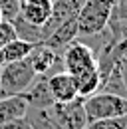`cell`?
<instances>
[{
  "label": "cell",
  "instance_id": "7402d4cb",
  "mask_svg": "<svg viewBox=\"0 0 127 129\" xmlns=\"http://www.w3.org/2000/svg\"><path fill=\"white\" fill-rule=\"evenodd\" d=\"M121 44H123V50H121V58H123V60L127 62V40H125V42H121Z\"/></svg>",
  "mask_w": 127,
  "mask_h": 129
},
{
  "label": "cell",
  "instance_id": "5bb4252c",
  "mask_svg": "<svg viewBox=\"0 0 127 129\" xmlns=\"http://www.w3.org/2000/svg\"><path fill=\"white\" fill-rule=\"evenodd\" d=\"M36 44H32V42H26V40H20V38H16L12 40L10 44H6L2 52H4V60L6 62H18V60H26L28 56L32 54V50H34Z\"/></svg>",
  "mask_w": 127,
  "mask_h": 129
},
{
  "label": "cell",
  "instance_id": "7c38bea8",
  "mask_svg": "<svg viewBox=\"0 0 127 129\" xmlns=\"http://www.w3.org/2000/svg\"><path fill=\"white\" fill-rule=\"evenodd\" d=\"M28 103L22 95H10V97H0V127L16 117L26 115Z\"/></svg>",
  "mask_w": 127,
  "mask_h": 129
},
{
  "label": "cell",
  "instance_id": "9a60e30c",
  "mask_svg": "<svg viewBox=\"0 0 127 129\" xmlns=\"http://www.w3.org/2000/svg\"><path fill=\"white\" fill-rule=\"evenodd\" d=\"M12 24L16 28V36L20 40H26V42H32V44H42V28L40 26H34L30 22H26L20 14L12 20Z\"/></svg>",
  "mask_w": 127,
  "mask_h": 129
},
{
  "label": "cell",
  "instance_id": "e0dca14e",
  "mask_svg": "<svg viewBox=\"0 0 127 129\" xmlns=\"http://www.w3.org/2000/svg\"><path fill=\"white\" fill-rule=\"evenodd\" d=\"M16 28L10 20H0V50L6 44H10L12 40H16Z\"/></svg>",
  "mask_w": 127,
  "mask_h": 129
},
{
  "label": "cell",
  "instance_id": "d6986e66",
  "mask_svg": "<svg viewBox=\"0 0 127 129\" xmlns=\"http://www.w3.org/2000/svg\"><path fill=\"white\" fill-rule=\"evenodd\" d=\"M0 129H32V127H30V121L26 119V115H22V117H16L12 121L4 123Z\"/></svg>",
  "mask_w": 127,
  "mask_h": 129
},
{
  "label": "cell",
  "instance_id": "d4e9b609",
  "mask_svg": "<svg viewBox=\"0 0 127 129\" xmlns=\"http://www.w3.org/2000/svg\"><path fill=\"white\" fill-rule=\"evenodd\" d=\"M18 2H20V4H22V2H24V0H18Z\"/></svg>",
  "mask_w": 127,
  "mask_h": 129
},
{
  "label": "cell",
  "instance_id": "3957f363",
  "mask_svg": "<svg viewBox=\"0 0 127 129\" xmlns=\"http://www.w3.org/2000/svg\"><path fill=\"white\" fill-rule=\"evenodd\" d=\"M85 115H87V121L123 117L127 115V97L97 91L93 95L85 97Z\"/></svg>",
  "mask_w": 127,
  "mask_h": 129
},
{
  "label": "cell",
  "instance_id": "7a4b0ae2",
  "mask_svg": "<svg viewBox=\"0 0 127 129\" xmlns=\"http://www.w3.org/2000/svg\"><path fill=\"white\" fill-rule=\"evenodd\" d=\"M36 80L28 58L18 62H6L0 68V97L22 95Z\"/></svg>",
  "mask_w": 127,
  "mask_h": 129
},
{
  "label": "cell",
  "instance_id": "ffe728a7",
  "mask_svg": "<svg viewBox=\"0 0 127 129\" xmlns=\"http://www.w3.org/2000/svg\"><path fill=\"white\" fill-rule=\"evenodd\" d=\"M113 16L119 18V20H127V0H115Z\"/></svg>",
  "mask_w": 127,
  "mask_h": 129
},
{
  "label": "cell",
  "instance_id": "cb8c5ba5",
  "mask_svg": "<svg viewBox=\"0 0 127 129\" xmlns=\"http://www.w3.org/2000/svg\"><path fill=\"white\" fill-rule=\"evenodd\" d=\"M0 20H4V18H2V12H0Z\"/></svg>",
  "mask_w": 127,
  "mask_h": 129
},
{
  "label": "cell",
  "instance_id": "ac0fdd59",
  "mask_svg": "<svg viewBox=\"0 0 127 129\" xmlns=\"http://www.w3.org/2000/svg\"><path fill=\"white\" fill-rule=\"evenodd\" d=\"M0 12L4 20H14L20 14V2L18 0H0Z\"/></svg>",
  "mask_w": 127,
  "mask_h": 129
},
{
  "label": "cell",
  "instance_id": "5b68a950",
  "mask_svg": "<svg viewBox=\"0 0 127 129\" xmlns=\"http://www.w3.org/2000/svg\"><path fill=\"white\" fill-rule=\"evenodd\" d=\"M52 109L64 129H85L89 123L85 115V97L78 95L72 101H56Z\"/></svg>",
  "mask_w": 127,
  "mask_h": 129
},
{
  "label": "cell",
  "instance_id": "277c9868",
  "mask_svg": "<svg viewBox=\"0 0 127 129\" xmlns=\"http://www.w3.org/2000/svg\"><path fill=\"white\" fill-rule=\"evenodd\" d=\"M64 70L72 76L87 72V70H95L97 68V56L95 50L81 42V40H74L72 44H68L64 48Z\"/></svg>",
  "mask_w": 127,
  "mask_h": 129
},
{
  "label": "cell",
  "instance_id": "484cf974",
  "mask_svg": "<svg viewBox=\"0 0 127 129\" xmlns=\"http://www.w3.org/2000/svg\"><path fill=\"white\" fill-rule=\"evenodd\" d=\"M52 2H56V0H52Z\"/></svg>",
  "mask_w": 127,
  "mask_h": 129
},
{
  "label": "cell",
  "instance_id": "52a82bcc",
  "mask_svg": "<svg viewBox=\"0 0 127 129\" xmlns=\"http://www.w3.org/2000/svg\"><path fill=\"white\" fill-rule=\"evenodd\" d=\"M76 16H78V14H76ZM76 16L68 18L62 26H58L42 44H46V46H50L52 50L60 52V50H64L68 44H72L74 40H78L79 34H78V18Z\"/></svg>",
  "mask_w": 127,
  "mask_h": 129
},
{
  "label": "cell",
  "instance_id": "9c48e42d",
  "mask_svg": "<svg viewBox=\"0 0 127 129\" xmlns=\"http://www.w3.org/2000/svg\"><path fill=\"white\" fill-rule=\"evenodd\" d=\"M52 0H24L20 4V16L34 26H44L52 16Z\"/></svg>",
  "mask_w": 127,
  "mask_h": 129
},
{
  "label": "cell",
  "instance_id": "30bf717a",
  "mask_svg": "<svg viewBox=\"0 0 127 129\" xmlns=\"http://www.w3.org/2000/svg\"><path fill=\"white\" fill-rule=\"evenodd\" d=\"M22 97L26 99L28 107H50V105L56 103L52 93H50L46 76H40V80L36 81V83H32L30 87L22 93Z\"/></svg>",
  "mask_w": 127,
  "mask_h": 129
},
{
  "label": "cell",
  "instance_id": "4fadbf2b",
  "mask_svg": "<svg viewBox=\"0 0 127 129\" xmlns=\"http://www.w3.org/2000/svg\"><path fill=\"white\" fill-rule=\"evenodd\" d=\"M74 81H76V89H78L79 97H89L99 91V85H101V76L95 70H87V72H81V74H76L74 76Z\"/></svg>",
  "mask_w": 127,
  "mask_h": 129
},
{
  "label": "cell",
  "instance_id": "8fae6325",
  "mask_svg": "<svg viewBox=\"0 0 127 129\" xmlns=\"http://www.w3.org/2000/svg\"><path fill=\"white\" fill-rule=\"evenodd\" d=\"M26 119L30 121L32 129H64L52 109V105L50 107H28Z\"/></svg>",
  "mask_w": 127,
  "mask_h": 129
},
{
  "label": "cell",
  "instance_id": "603a6c76",
  "mask_svg": "<svg viewBox=\"0 0 127 129\" xmlns=\"http://www.w3.org/2000/svg\"><path fill=\"white\" fill-rule=\"evenodd\" d=\"M6 64V60H4V52H2V50H0V68H2V66Z\"/></svg>",
  "mask_w": 127,
  "mask_h": 129
},
{
  "label": "cell",
  "instance_id": "8992f818",
  "mask_svg": "<svg viewBox=\"0 0 127 129\" xmlns=\"http://www.w3.org/2000/svg\"><path fill=\"white\" fill-rule=\"evenodd\" d=\"M46 78H48V87H50V93L54 97V101H72L74 97H78L74 76L68 74L66 70L52 72Z\"/></svg>",
  "mask_w": 127,
  "mask_h": 129
},
{
  "label": "cell",
  "instance_id": "ba28073f",
  "mask_svg": "<svg viewBox=\"0 0 127 129\" xmlns=\"http://www.w3.org/2000/svg\"><path fill=\"white\" fill-rule=\"evenodd\" d=\"M58 60H60L58 52L46 46V44H36L32 54L28 56V62H30L36 76H48L54 70V66L58 64Z\"/></svg>",
  "mask_w": 127,
  "mask_h": 129
},
{
  "label": "cell",
  "instance_id": "44dd1931",
  "mask_svg": "<svg viewBox=\"0 0 127 129\" xmlns=\"http://www.w3.org/2000/svg\"><path fill=\"white\" fill-rule=\"evenodd\" d=\"M121 78H123V83H125V91H127V62L121 58Z\"/></svg>",
  "mask_w": 127,
  "mask_h": 129
},
{
  "label": "cell",
  "instance_id": "2e32d148",
  "mask_svg": "<svg viewBox=\"0 0 127 129\" xmlns=\"http://www.w3.org/2000/svg\"><path fill=\"white\" fill-rule=\"evenodd\" d=\"M85 129H127V115H123V117H111V119L89 121Z\"/></svg>",
  "mask_w": 127,
  "mask_h": 129
},
{
  "label": "cell",
  "instance_id": "6da1fadb",
  "mask_svg": "<svg viewBox=\"0 0 127 129\" xmlns=\"http://www.w3.org/2000/svg\"><path fill=\"white\" fill-rule=\"evenodd\" d=\"M115 0H83L78 10V34L93 36L105 32L107 22L113 14Z\"/></svg>",
  "mask_w": 127,
  "mask_h": 129
}]
</instances>
